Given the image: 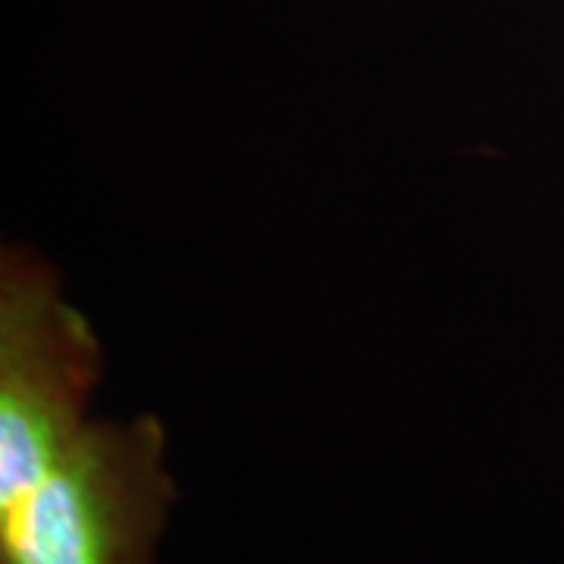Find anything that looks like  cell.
<instances>
[{
	"instance_id": "6da1fadb",
	"label": "cell",
	"mask_w": 564,
	"mask_h": 564,
	"mask_svg": "<svg viewBox=\"0 0 564 564\" xmlns=\"http://www.w3.org/2000/svg\"><path fill=\"white\" fill-rule=\"evenodd\" d=\"M173 502L158 417L88 421L0 502V564H158Z\"/></svg>"
},
{
	"instance_id": "7a4b0ae2",
	"label": "cell",
	"mask_w": 564,
	"mask_h": 564,
	"mask_svg": "<svg viewBox=\"0 0 564 564\" xmlns=\"http://www.w3.org/2000/svg\"><path fill=\"white\" fill-rule=\"evenodd\" d=\"M101 373L88 321L25 258L0 280V502L20 496L79 433Z\"/></svg>"
}]
</instances>
